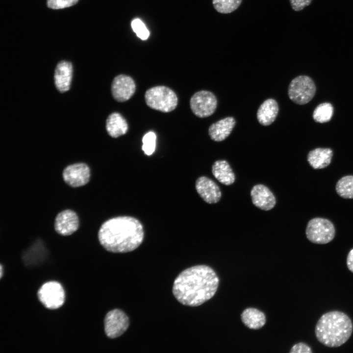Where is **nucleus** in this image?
Returning <instances> with one entry per match:
<instances>
[{
  "label": "nucleus",
  "mask_w": 353,
  "mask_h": 353,
  "mask_svg": "<svg viewBox=\"0 0 353 353\" xmlns=\"http://www.w3.org/2000/svg\"><path fill=\"white\" fill-rule=\"evenodd\" d=\"M218 285V277L212 268L197 265L179 274L174 282L173 293L182 304L197 306L213 297Z\"/></svg>",
  "instance_id": "obj_1"
},
{
  "label": "nucleus",
  "mask_w": 353,
  "mask_h": 353,
  "mask_svg": "<svg viewBox=\"0 0 353 353\" xmlns=\"http://www.w3.org/2000/svg\"><path fill=\"white\" fill-rule=\"evenodd\" d=\"M144 237L143 227L137 219L119 216L104 222L98 231L101 245L107 251L125 253L137 249Z\"/></svg>",
  "instance_id": "obj_2"
},
{
  "label": "nucleus",
  "mask_w": 353,
  "mask_h": 353,
  "mask_svg": "<svg viewBox=\"0 0 353 353\" xmlns=\"http://www.w3.org/2000/svg\"><path fill=\"white\" fill-rule=\"evenodd\" d=\"M353 324L350 318L340 311H331L324 314L318 321L315 336L324 345L336 348L345 344L351 337Z\"/></svg>",
  "instance_id": "obj_3"
},
{
  "label": "nucleus",
  "mask_w": 353,
  "mask_h": 353,
  "mask_svg": "<svg viewBox=\"0 0 353 353\" xmlns=\"http://www.w3.org/2000/svg\"><path fill=\"white\" fill-rule=\"evenodd\" d=\"M145 100L149 107L165 113L174 110L178 101L175 92L165 86H154L147 90Z\"/></svg>",
  "instance_id": "obj_4"
},
{
  "label": "nucleus",
  "mask_w": 353,
  "mask_h": 353,
  "mask_svg": "<svg viewBox=\"0 0 353 353\" xmlns=\"http://www.w3.org/2000/svg\"><path fill=\"white\" fill-rule=\"evenodd\" d=\"M305 234L312 243L325 244L333 239L335 230L332 223L328 219L314 218L308 222Z\"/></svg>",
  "instance_id": "obj_5"
},
{
  "label": "nucleus",
  "mask_w": 353,
  "mask_h": 353,
  "mask_svg": "<svg viewBox=\"0 0 353 353\" xmlns=\"http://www.w3.org/2000/svg\"><path fill=\"white\" fill-rule=\"evenodd\" d=\"M315 93L316 86L314 81L306 76H299L293 79L288 89L290 99L300 105L309 102Z\"/></svg>",
  "instance_id": "obj_6"
},
{
  "label": "nucleus",
  "mask_w": 353,
  "mask_h": 353,
  "mask_svg": "<svg viewBox=\"0 0 353 353\" xmlns=\"http://www.w3.org/2000/svg\"><path fill=\"white\" fill-rule=\"evenodd\" d=\"M217 100L210 91L201 90L191 98L190 105L192 112L199 118H206L212 115L217 106Z\"/></svg>",
  "instance_id": "obj_7"
},
{
  "label": "nucleus",
  "mask_w": 353,
  "mask_h": 353,
  "mask_svg": "<svg viewBox=\"0 0 353 353\" xmlns=\"http://www.w3.org/2000/svg\"><path fill=\"white\" fill-rule=\"evenodd\" d=\"M37 294L40 302L49 309H56L60 307L65 301L63 288L56 281L45 283L40 287Z\"/></svg>",
  "instance_id": "obj_8"
},
{
  "label": "nucleus",
  "mask_w": 353,
  "mask_h": 353,
  "mask_svg": "<svg viewBox=\"0 0 353 353\" xmlns=\"http://www.w3.org/2000/svg\"><path fill=\"white\" fill-rule=\"evenodd\" d=\"M129 325L128 316L123 311L118 309L109 311L104 320L105 334L111 339L122 335L127 330Z\"/></svg>",
  "instance_id": "obj_9"
},
{
  "label": "nucleus",
  "mask_w": 353,
  "mask_h": 353,
  "mask_svg": "<svg viewBox=\"0 0 353 353\" xmlns=\"http://www.w3.org/2000/svg\"><path fill=\"white\" fill-rule=\"evenodd\" d=\"M62 176L67 184L72 187H79L89 182L90 169L84 163H77L67 166L63 171Z\"/></svg>",
  "instance_id": "obj_10"
},
{
  "label": "nucleus",
  "mask_w": 353,
  "mask_h": 353,
  "mask_svg": "<svg viewBox=\"0 0 353 353\" xmlns=\"http://www.w3.org/2000/svg\"><path fill=\"white\" fill-rule=\"evenodd\" d=\"M136 90L133 78L129 76L120 75L115 77L111 84V93L114 99L119 102L129 100Z\"/></svg>",
  "instance_id": "obj_11"
},
{
  "label": "nucleus",
  "mask_w": 353,
  "mask_h": 353,
  "mask_svg": "<svg viewBox=\"0 0 353 353\" xmlns=\"http://www.w3.org/2000/svg\"><path fill=\"white\" fill-rule=\"evenodd\" d=\"M54 226L55 231L59 234L70 235L78 228V217L74 211L65 209L57 214Z\"/></svg>",
  "instance_id": "obj_12"
},
{
  "label": "nucleus",
  "mask_w": 353,
  "mask_h": 353,
  "mask_svg": "<svg viewBox=\"0 0 353 353\" xmlns=\"http://www.w3.org/2000/svg\"><path fill=\"white\" fill-rule=\"evenodd\" d=\"M196 189L200 197L208 203H217L221 198L222 193L219 186L206 176H202L197 179Z\"/></svg>",
  "instance_id": "obj_13"
},
{
  "label": "nucleus",
  "mask_w": 353,
  "mask_h": 353,
  "mask_svg": "<svg viewBox=\"0 0 353 353\" xmlns=\"http://www.w3.org/2000/svg\"><path fill=\"white\" fill-rule=\"evenodd\" d=\"M251 196L253 204L260 209L270 210L276 205L275 196L264 185L259 184L254 185L251 191Z\"/></svg>",
  "instance_id": "obj_14"
},
{
  "label": "nucleus",
  "mask_w": 353,
  "mask_h": 353,
  "mask_svg": "<svg viewBox=\"0 0 353 353\" xmlns=\"http://www.w3.org/2000/svg\"><path fill=\"white\" fill-rule=\"evenodd\" d=\"M73 73V66L71 62L62 61L59 62L55 69L54 79L57 89L63 93L70 87Z\"/></svg>",
  "instance_id": "obj_15"
},
{
  "label": "nucleus",
  "mask_w": 353,
  "mask_h": 353,
  "mask_svg": "<svg viewBox=\"0 0 353 353\" xmlns=\"http://www.w3.org/2000/svg\"><path fill=\"white\" fill-rule=\"evenodd\" d=\"M235 124L233 117H226L212 124L209 127L208 134L213 141H222L230 135Z\"/></svg>",
  "instance_id": "obj_16"
},
{
  "label": "nucleus",
  "mask_w": 353,
  "mask_h": 353,
  "mask_svg": "<svg viewBox=\"0 0 353 353\" xmlns=\"http://www.w3.org/2000/svg\"><path fill=\"white\" fill-rule=\"evenodd\" d=\"M278 109V104L275 100L268 99L265 100L257 110L256 116L258 121L264 126L271 125L275 120Z\"/></svg>",
  "instance_id": "obj_17"
},
{
  "label": "nucleus",
  "mask_w": 353,
  "mask_h": 353,
  "mask_svg": "<svg viewBox=\"0 0 353 353\" xmlns=\"http://www.w3.org/2000/svg\"><path fill=\"white\" fill-rule=\"evenodd\" d=\"M333 151L329 148H316L310 151L307 160L314 169H323L331 162Z\"/></svg>",
  "instance_id": "obj_18"
},
{
  "label": "nucleus",
  "mask_w": 353,
  "mask_h": 353,
  "mask_svg": "<svg viewBox=\"0 0 353 353\" xmlns=\"http://www.w3.org/2000/svg\"><path fill=\"white\" fill-rule=\"evenodd\" d=\"M106 129L113 138H117L125 134L128 130L126 119L118 112L110 114L106 121Z\"/></svg>",
  "instance_id": "obj_19"
},
{
  "label": "nucleus",
  "mask_w": 353,
  "mask_h": 353,
  "mask_svg": "<svg viewBox=\"0 0 353 353\" xmlns=\"http://www.w3.org/2000/svg\"><path fill=\"white\" fill-rule=\"evenodd\" d=\"M212 173L220 183L225 185H231L235 181V175L226 160L216 161L212 165Z\"/></svg>",
  "instance_id": "obj_20"
},
{
  "label": "nucleus",
  "mask_w": 353,
  "mask_h": 353,
  "mask_svg": "<svg viewBox=\"0 0 353 353\" xmlns=\"http://www.w3.org/2000/svg\"><path fill=\"white\" fill-rule=\"evenodd\" d=\"M241 319L245 326L254 329L260 328L266 323L264 314L254 308H248L244 310L241 314Z\"/></svg>",
  "instance_id": "obj_21"
},
{
  "label": "nucleus",
  "mask_w": 353,
  "mask_h": 353,
  "mask_svg": "<svg viewBox=\"0 0 353 353\" xmlns=\"http://www.w3.org/2000/svg\"><path fill=\"white\" fill-rule=\"evenodd\" d=\"M337 193L344 199H353V176L341 177L336 183Z\"/></svg>",
  "instance_id": "obj_22"
},
{
  "label": "nucleus",
  "mask_w": 353,
  "mask_h": 353,
  "mask_svg": "<svg viewBox=\"0 0 353 353\" xmlns=\"http://www.w3.org/2000/svg\"><path fill=\"white\" fill-rule=\"evenodd\" d=\"M333 113L332 105L328 102H324L318 105L314 109L313 118L318 123L328 122L331 119Z\"/></svg>",
  "instance_id": "obj_23"
},
{
  "label": "nucleus",
  "mask_w": 353,
  "mask_h": 353,
  "mask_svg": "<svg viewBox=\"0 0 353 353\" xmlns=\"http://www.w3.org/2000/svg\"><path fill=\"white\" fill-rule=\"evenodd\" d=\"M242 0H212L215 9L220 13L228 14L237 9Z\"/></svg>",
  "instance_id": "obj_24"
},
{
  "label": "nucleus",
  "mask_w": 353,
  "mask_h": 353,
  "mask_svg": "<svg viewBox=\"0 0 353 353\" xmlns=\"http://www.w3.org/2000/svg\"><path fill=\"white\" fill-rule=\"evenodd\" d=\"M156 136L153 131L146 133L142 138V150L145 154L151 155L155 151L156 147Z\"/></svg>",
  "instance_id": "obj_25"
},
{
  "label": "nucleus",
  "mask_w": 353,
  "mask_h": 353,
  "mask_svg": "<svg viewBox=\"0 0 353 353\" xmlns=\"http://www.w3.org/2000/svg\"><path fill=\"white\" fill-rule=\"evenodd\" d=\"M131 27L137 36L142 40H147L150 35V32L144 23L139 19H134L131 22Z\"/></svg>",
  "instance_id": "obj_26"
},
{
  "label": "nucleus",
  "mask_w": 353,
  "mask_h": 353,
  "mask_svg": "<svg viewBox=\"0 0 353 353\" xmlns=\"http://www.w3.org/2000/svg\"><path fill=\"white\" fill-rule=\"evenodd\" d=\"M77 1L78 0H47V5L50 8L58 9L71 6Z\"/></svg>",
  "instance_id": "obj_27"
},
{
  "label": "nucleus",
  "mask_w": 353,
  "mask_h": 353,
  "mask_svg": "<svg viewBox=\"0 0 353 353\" xmlns=\"http://www.w3.org/2000/svg\"><path fill=\"white\" fill-rule=\"evenodd\" d=\"M291 353H312L311 348L306 344L300 342L294 345L291 348Z\"/></svg>",
  "instance_id": "obj_28"
},
{
  "label": "nucleus",
  "mask_w": 353,
  "mask_h": 353,
  "mask_svg": "<svg viewBox=\"0 0 353 353\" xmlns=\"http://www.w3.org/2000/svg\"><path fill=\"white\" fill-rule=\"evenodd\" d=\"M292 8L295 11H300L309 5L312 0H289Z\"/></svg>",
  "instance_id": "obj_29"
},
{
  "label": "nucleus",
  "mask_w": 353,
  "mask_h": 353,
  "mask_svg": "<svg viewBox=\"0 0 353 353\" xmlns=\"http://www.w3.org/2000/svg\"><path fill=\"white\" fill-rule=\"evenodd\" d=\"M346 264L348 269L353 273V249L348 254Z\"/></svg>",
  "instance_id": "obj_30"
},
{
  "label": "nucleus",
  "mask_w": 353,
  "mask_h": 353,
  "mask_svg": "<svg viewBox=\"0 0 353 353\" xmlns=\"http://www.w3.org/2000/svg\"><path fill=\"white\" fill-rule=\"evenodd\" d=\"M2 266L1 265L0 266V277H2Z\"/></svg>",
  "instance_id": "obj_31"
}]
</instances>
